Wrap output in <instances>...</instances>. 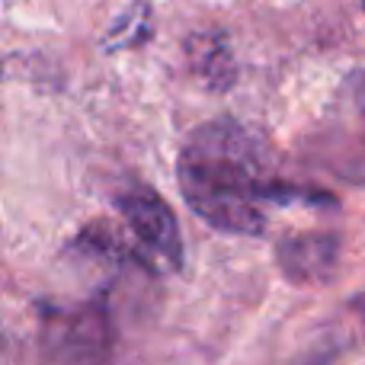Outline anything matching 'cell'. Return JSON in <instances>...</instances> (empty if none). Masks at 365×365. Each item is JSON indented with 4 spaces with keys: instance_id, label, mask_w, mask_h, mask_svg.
I'll return each mask as SVG.
<instances>
[{
    "instance_id": "cell-1",
    "label": "cell",
    "mask_w": 365,
    "mask_h": 365,
    "mask_svg": "<svg viewBox=\"0 0 365 365\" xmlns=\"http://www.w3.org/2000/svg\"><path fill=\"white\" fill-rule=\"evenodd\" d=\"M177 180L195 218L237 237H259L266 231L269 202L336 205L327 192L279 182L272 177L269 148L237 119H215L195 128L180 148Z\"/></svg>"
},
{
    "instance_id": "cell-2",
    "label": "cell",
    "mask_w": 365,
    "mask_h": 365,
    "mask_svg": "<svg viewBox=\"0 0 365 365\" xmlns=\"http://www.w3.org/2000/svg\"><path fill=\"white\" fill-rule=\"evenodd\" d=\"M113 343L100 302L45 304L36 334V365H103Z\"/></svg>"
},
{
    "instance_id": "cell-3",
    "label": "cell",
    "mask_w": 365,
    "mask_h": 365,
    "mask_svg": "<svg viewBox=\"0 0 365 365\" xmlns=\"http://www.w3.org/2000/svg\"><path fill=\"white\" fill-rule=\"evenodd\" d=\"M115 208H119L125 231L132 237V250L138 263L151 272H180L186 263L182 253V234L177 225L170 202L160 192H154L145 182L122 189L115 195Z\"/></svg>"
},
{
    "instance_id": "cell-4",
    "label": "cell",
    "mask_w": 365,
    "mask_h": 365,
    "mask_svg": "<svg viewBox=\"0 0 365 365\" xmlns=\"http://www.w3.org/2000/svg\"><path fill=\"white\" fill-rule=\"evenodd\" d=\"M324 170L365 186V71H353L336 93L334 122L317 138Z\"/></svg>"
},
{
    "instance_id": "cell-5",
    "label": "cell",
    "mask_w": 365,
    "mask_h": 365,
    "mask_svg": "<svg viewBox=\"0 0 365 365\" xmlns=\"http://www.w3.org/2000/svg\"><path fill=\"white\" fill-rule=\"evenodd\" d=\"M276 266L292 285H324L340 266L343 237L336 231H302L276 240Z\"/></svg>"
},
{
    "instance_id": "cell-6",
    "label": "cell",
    "mask_w": 365,
    "mask_h": 365,
    "mask_svg": "<svg viewBox=\"0 0 365 365\" xmlns=\"http://www.w3.org/2000/svg\"><path fill=\"white\" fill-rule=\"evenodd\" d=\"M186 55H189V68L199 74V81L208 90H227L237 77L234 68V51L221 32H199L186 42Z\"/></svg>"
},
{
    "instance_id": "cell-7",
    "label": "cell",
    "mask_w": 365,
    "mask_h": 365,
    "mask_svg": "<svg viewBox=\"0 0 365 365\" xmlns=\"http://www.w3.org/2000/svg\"><path fill=\"white\" fill-rule=\"evenodd\" d=\"M154 23H151V4L148 0H135L128 10H122L115 16V23L106 29V36L100 38L103 51H125V48H138L151 38Z\"/></svg>"
},
{
    "instance_id": "cell-8",
    "label": "cell",
    "mask_w": 365,
    "mask_h": 365,
    "mask_svg": "<svg viewBox=\"0 0 365 365\" xmlns=\"http://www.w3.org/2000/svg\"><path fill=\"white\" fill-rule=\"evenodd\" d=\"M349 311H353L356 317H359V321L365 324V289L359 292V295H353L349 298Z\"/></svg>"
}]
</instances>
